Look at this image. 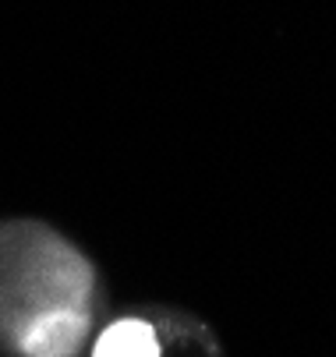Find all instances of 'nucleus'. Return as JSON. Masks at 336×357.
Listing matches in <instances>:
<instances>
[{
  "mask_svg": "<svg viewBox=\"0 0 336 357\" xmlns=\"http://www.w3.org/2000/svg\"><path fill=\"white\" fill-rule=\"evenodd\" d=\"M96 269L43 220H0V350L75 357L92 329Z\"/></svg>",
  "mask_w": 336,
  "mask_h": 357,
  "instance_id": "obj_1",
  "label": "nucleus"
},
{
  "mask_svg": "<svg viewBox=\"0 0 336 357\" xmlns=\"http://www.w3.org/2000/svg\"><path fill=\"white\" fill-rule=\"evenodd\" d=\"M163 312H131L103 326L92 343V357H160Z\"/></svg>",
  "mask_w": 336,
  "mask_h": 357,
  "instance_id": "obj_2",
  "label": "nucleus"
}]
</instances>
